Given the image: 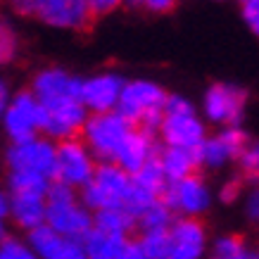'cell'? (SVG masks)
I'll use <instances>...</instances> for the list:
<instances>
[{
    "label": "cell",
    "instance_id": "cell-1",
    "mask_svg": "<svg viewBox=\"0 0 259 259\" xmlns=\"http://www.w3.org/2000/svg\"><path fill=\"white\" fill-rule=\"evenodd\" d=\"M162 124L157 131V143L164 148H181L195 152L209 136V126L197 112V105L183 93H169L162 110Z\"/></svg>",
    "mask_w": 259,
    "mask_h": 259
},
{
    "label": "cell",
    "instance_id": "cell-2",
    "mask_svg": "<svg viewBox=\"0 0 259 259\" xmlns=\"http://www.w3.org/2000/svg\"><path fill=\"white\" fill-rule=\"evenodd\" d=\"M166 95L169 91L155 79H148V76L126 79L114 112L136 128L157 136L162 117H164L162 110H164Z\"/></svg>",
    "mask_w": 259,
    "mask_h": 259
},
{
    "label": "cell",
    "instance_id": "cell-3",
    "mask_svg": "<svg viewBox=\"0 0 259 259\" xmlns=\"http://www.w3.org/2000/svg\"><path fill=\"white\" fill-rule=\"evenodd\" d=\"M12 15L36 19L57 31H86L93 24L88 0H15Z\"/></svg>",
    "mask_w": 259,
    "mask_h": 259
},
{
    "label": "cell",
    "instance_id": "cell-4",
    "mask_svg": "<svg viewBox=\"0 0 259 259\" xmlns=\"http://www.w3.org/2000/svg\"><path fill=\"white\" fill-rule=\"evenodd\" d=\"M250 102V91L231 81H214L207 86L200 100V117L209 126H243Z\"/></svg>",
    "mask_w": 259,
    "mask_h": 259
},
{
    "label": "cell",
    "instance_id": "cell-5",
    "mask_svg": "<svg viewBox=\"0 0 259 259\" xmlns=\"http://www.w3.org/2000/svg\"><path fill=\"white\" fill-rule=\"evenodd\" d=\"M131 193V176L119 169L114 162L95 166L93 179L79 190V202L88 212H102V209H117L124 207Z\"/></svg>",
    "mask_w": 259,
    "mask_h": 259
},
{
    "label": "cell",
    "instance_id": "cell-6",
    "mask_svg": "<svg viewBox=\"0 0 259 259\" xmlns=\"http://www.w3.org/2000/svg\"><path fill=\"white\" fill-rule=\"evenodd\" d=\"M171 209L174 217L181 219H202L214 207V188L202 171L190 174L186 179L169 183L159 197Z\"/></svg>",
    "mask_w": 259,
    "mask_h": 259
},
{
    "label": "cell",
    "instance_id": "cell-7",
    "mask_svg": "<svg viewBox=\"0 0 259 259\" xmlns=\"http://www.w3.org/2000/svg\"><path fill=\"white\" fill-rule=\"evenodd\" d=\"M134 126L126 119H121L117 112H107V114H88L86 124L81 128V141L88 148V152L95 157L98 164L105 162H114L121 143L126 136L131 134Z\"/></svg>",
    "mask_w": 259,
    "mask_h": 259
},
{
    "label": "cell",
    "instance_id": "cell-8",
    "mask_svg": "<svg viewBox=\"0 0 259 259\" xmlns=\"http://www.w3.org/2000/svg\"><path fill=\"white\" fill-rule=\"evenodd\" d=\"M40 105V136L53 143H62L79 138L86 124L88 112L79 98H55L38 102Z\"/></svg>",
    "mask_w": 259,
    "mask_h": 259
},
{
    "label": "cell",
    "instance_id": "cell-9",
    "mask_svg": "<svg viewBox=\"0 0 259 259\" xmlns=\"http://www.w3.org/2000/svg\"><path fill=\"white\" fill-rule=\"evenodd\" d=\"M55 150L57 143H53L46 136H36L33 141L26 143H8L3 150V166L5 171H26L53 181Z\"/></svg>",
    "mask_w": 259,
    "mask_h": 259
},
{
    "label": "cell",
    "instance_id": "cell-10",
    "mask_svg": "<svg viewBox=\"0 0 259 259\" xmlns=\"http://www.w3.org/2000/svg\"><path fill=\"white\" fill-rule=\"evenodd\" d=\"M0 131L8 143H26L40 136V105L29 88L15 91L0 119Z\"/></svg>",
    "mask_w": 259,
    "mask_h": 259
},
{
    "label": "cell",
    "instance_id": "cell-11",
    "mask_svg": "<svg viewBox=\"0 0 259 259\" xmlns=\"http://www.w3.org/2000/svg\"><path fill=\"white\" fill-rule=\"evenodd\" d=\"M95 157L88 152V148L83 145L81 138H71V141L57 143L55 150V174L53 181L64 183L79 193L88 181L93 179L95 174Z\"/></svg>",
    "mask_w": 259,
    "mask_h": 259
},
{
    "label": "cell",
    "instance_id": "cell-12",
    "mask_svg": "<svg viewBox=\"0 0 259 259\" xmlns=\"http://www.w3.org/2000/svg\"><path fill=\"white\" fill-rule=\"evenodd\" d=\"M124 76L119 71L102 69L88 76H81L79 100L86 107L88 114H107L117 110L119 95L124 88Z\"/></svg>",
    "mask_w": 259,
    "mask_h": 259
},
{
    "label": "cell",
    "instance_id": "cell-13",
    "mask_svg": "<svg viewBox=\"0 0 259 259\" xmlns=\"http://www.w3.org/2000/svg\"><path fill=\"white\" fill-rule=\"evenodd\" d=\"M46 226H50L64 240L81 243L93 231V212H88L86 207L79 202V197L69 200V202L48 204Z\"/></svg>",
    "mask_w": 259,
    "mask_h": 259
},
{
    "label": "cell",
    "instance_id": "cell-14",
    "mask_svg": "<svg viewBox=\"0 0 259 259\" xmlns=\"http://www.w3.org/2000/svg\"><path fill=\"white\" fill-rule=\"evenodd\" d=\"M171 252L169 259H207L209 257V231L202 219L176 217L169 228Z\"/></svg>",
    "mask_w": 259,
    "mask_h": 259
},
{
    "label": "cell",
    "instance_id": "cell-15",
    "mask_svg": "<svg viewBox=\"0 0 259 259\" xmlns=\"http://www.w3.org/2000/svg\"><path fill=\"white\" fill-rule=\"evenodd\" d=\"M29 91L38 102L55 100V98H79L81 93V76L74 71L57 67V64H48L33 71L31 81H29Z\"/></svg>",
    "mask_w": 259,
    "mask_h": 259
},
{
    "label": "cell",
    "instance_id": "cell-16",
    "mask_svg": "<svg viewBox=\"0 0 259 259\" xmlns=\"http://www.w3.org/2000/svg\"><path fill=\"white\" fill-rule=\"evenodd\" d=\"M157 150H159L157 136H152L148 131L134 126L131 134L126 136V141L121 143L117 157H114V164L119 169H124L128 176H134L138 169H143V166L148 164L150 159L157 157Z\"/></svg>",
    "mask_w": 259,
    "mask_h": 259
},
{
    "label": "cell",
    "instance_id": "cell-17",
    "mask_svg": "<svg viewBox=\"0 0 259 259\" xmlns=\"http://www.w3.org/2000/svg\"><path fill=\"white\" fill-rule=\"evenodd\" d=\"M46 195H10L8 224H12L19 233L26 236L29 231L46 224Z\"/></svg>",
    "mask_w": 259,
    "mask_h": 259
},
{
    "label": "cell",
    "instance_id": "cell-18",
    "mask_svg": "<svg viewBox=\"0 0 259 259\" xmlns=\"http://www.w3.org/2000/svg\"><path fill=\"white\" fill-rule=\"evenodd\" d=\"M157 162L162 166L166 183H176V181L186 179L190 174H197V162L193 150H181V148H164L159 145L157 150Z\"/></svg>",
    "mask_w": 259,
    "mask_h": 259
},
{
    "label": "cell",
    "instance_id": "cell-19",
    "mask_svg": "<svg viewBox=\"0 0 259 259\" xmlns=\"http://www.w3.org/2000/svg\"><path fill=\"white\" fill-rule=\"evenodd\" d=\"M195 162L200 171H221L228 164H236V157L219 138V134H209L195 150Z\"/></svg>",
    "mask_w": 259,
    "mask_h": 259
},
{
    "label": "cell",
    "instance_id": "cell-20",
    "mask_svg": "<svg viewBox=\"0 0 259 259\" xmlns=\"http://www.w3.org/2000/svg\"><path fill=\"white\" fill-rule=\"evenodd\" d=\"M93 228L110 233V236H121V238H134L136 231V217L124 207L117 209H102V212L93 214Z\"/></svg>",
    "mask_w": 259,
    "mask_h": 259
},
{
    "label": "cell",
    "instance_id": "cell-21",
    "mask_svg": "<svg viewBox=\"0 0 259 259\" xmlns=\"http://www.w3.org/2000/svg\"><path fill=\"white\" fill-rule=\"evenodd\" d=\"M126 240H128V238L110 236V233H102V231L93 228V231L81 240V247L86 252V259H119Z\"/></svg>",
    "mask_w": 259,
    "mask_h": 259
},
{
    "label": "cell",
    "instance_id": "cell-22",
    "mask_svg": "<svg viewBox=\"0 0 259 259\" xmlns=\"http://www.w3.org/2000/svg\"><path fill=\"white\" fill-rule=\"evenodd\" d=\"M26 240V245L31 247V252L36 254L38 259H60L62 257V250H64V240L62 236H57L55 231L50 226H38L29 231L26 236H22Z\"/></svg>",
    "mask_w": 259,
    "mask_h": 259
},
{
    "label": "cell",
    "instance_id": "cell-23",
    "mask_svg": "<svg viewBox=\"0 0 259 259\" xmlns=\"http://www.w3.org/2000/svg\"><path fill=\"white\" fill-rule=\"evenodd\" d=\"M131 183H134L136 190L145 193V195L152 197V200H159L162 193H164V188L169 186L164 179V174H162V166H159L157 157L150 159L143 169H138V171L131 176Z\"/></svg>",
    "mask_w": 259,
    "mask_h": 259
},
{
    "label": "cell",
    "instance_id": "cell-24",
    "mask_svg": "<svg viewBox=\"0 0 259 259\" xmlns=\"http://www.w3.org/2000/svg\"><path fill=\"white\" fill-rule=\"evenodd\" d=\"M3 186L10 195H46L50 181L26 171H5Z\"/></svg>",
    "mask_w": 259,
    "mask_h": 259
},
{
    "label": "cell",
    "instance_id": "cell-25",
    "mask_svg": "<svg viewBox=\"0 0 259 259\" xmlns=\"http://www.w3.org/2000/svg\"><path fill=\"white\" fill-rule=\"evenodd\" d=\"M22 36L15 19L8 12H0V67H8L19 57Z\"/></svg>",
    "mask_w": 259,
    "mask_h": 259
},
{
    "label": "cell",
    "instance_id": "cell-26",
    "mask_svg": "<svg viewBox=\"0 0 259 259\" xmlns=\"http://www.w3.org/2000/svg\"><path fill=\"white\" fill-rule=\"evenodd\" d=\"M174 217L171 209L166 207L162 200L152 202L150 207H145L138 217H136V231L138 233H148V231H169L174 224Z\"/></svg>",
    "mask_w": 259,
    "mask_h": 259
},
{
    "label": "cell",
    "instance_id": "cell-27",
    "mask_svg": "<svg viewBox=\"0 0 259 259\" xmlns=\"http://www.w3.org/2000/svg\"><path fill=\"white\" fill-rule=\"evenodd\" d=\"M136 243L145 254V259H169L171 252V236L169 231H148L136 233Z\"/></svg>",
    "mask_w": 259,
    "mask_h": 259
},
{
    "label": "cell",
    "instance_id": "cell-28",
    "mask_svg": "<svg viewBox=\"0 0 259 259\" xmlns=\"http://www.w3.org/2000/svg\"><path fill=\"white\" fill-rule=\"evenodd\" d=\"M247 247L250 243L240 233H221L209 240V259H233Z\"/></svg>",
    "mask_w": 259,
    "mask_h": 259
},
{
    "label": "cell",
    "instance_id": "cell-29",
    "mask_svg": "<svg viewBox=\"0 0 259 259\" xmlns=\"http://www.w3.org/2000/svg\"><path fill=\"white\" fill-rule=\"evenodd\" d=\"M245 190H247V183H245L243 176H228L219 183V188L214 190V200H219L221 204H236L243 200Z\"/></svg>",
    "mask_w": 259,
    "mask_h": 259
},
{
    "label": "cell",
    "instance_id": "cell-30",
    "mask_svg": "<svg viewBox=\"0 0 259 259\" xmlns=\"http://www.w3.org/2000/svg\"><path fill=\"white\" fill-rule=\"evenodd\" d=\"M236 164H238V171H240L238 176H243L245 183H247V181L252 183L254 174L259 171V141L257 138H250V143L245 145V150L238 155Z\"/></svg>",
    "mask_w": 259,
    "mask_h": 259
},
{
    "label": "cell",
    "instance_id": "cell-31",
    "mask_svg": "<svg viewBox=\"0 0 259 259\" xmlns=\"http://www.w3.org/2000/svg\"><path fill=\"white\" fill-rule=\"evenodd\" d=\"M0 259H38L31 252V247L26 245L22 236H8L0 240Z\"/></svg>",
    "mask_w": 259,
    "mask_h": 259
},
{
    "label": "cell",
    "instance_id": "cell-32",
    "mask_svg": "<svg viewBox=\"0 0 259 259\" xmlns=\"http://www.w3.org/2000/svg\"><path fill=\"white\" fill-rule=\"evenodd\" d=\"M219 138L226 143V148L233 152V157L238 159V155L245 150V145L250 143V134L245 131L243 126H226V128H219L217 131Z\"/></svg>",
    "mask_w": 259,
    "mask_h": 259
},
{
    "label": "cell",
    "instance_id": "cell-33",
    "mask_svg": "<svg viewBox=\"0 0 259 259\" xmlns=\"http://www.w3.org/2000/svg\"><path fill=\"white\" fill-rule=\"evenodd\" d=\"M243 217L247 224L252 226H259V186H252V188L245 190L243 195Z\"/></svg>",
    "mask_w": 259,
    "mask_h": 259
},
{
    "label": "cell",
    "instance_id": "cell-34",
    "mask_svg": "<svg viewBox=\"0 0 259 259\" xmlns=\"http://www.w3.org/2000/svg\"><path fill=\"white\" fill-rule=\"evenodd\" d=\"M79 193L64 183H57V181H50V186L46 190V202L48 204H57V202H69V200H76Z\"/></svg>",
    "mask_w": 259,
    "mask_h": 259
},
{
    "label": "cell",
    "instance_id": "cell-35",
    "mask_svg": "<svg viewBox=\"0 0 259 259\" xmlns=\"http://www.w3.org/2000/svg\"><path fill=\"white\" fill-rule=\"evenodd\" d=\"M240 17L245 26L259 38V0H243L240 3Z\"/></svg>",
    "mask_w": 259,
    "mask_h": 259
},
{
    "label": "cell",
    "instance_id": "cell-36",
    "mask_svg": "<svg viewBox=\"0 0 259 259\" xmlns=\"http://www.w3.org/2000/svg\"><path fill=\"white\" fill-rule=\"evenodd\" d=\"M117 8H119L117 0H88V12H91L93 19L112 15V12H117Z\"/></svg>",
    "mask_w": 259,
    "mask_h": 259
},
{
    "label": "cell",
    "instance_id": "cell-37",
    "mask_svg": "<svg viewBox=\"0 0 259 259\" xmlns=\"http://www.w3.org/2000/svg\"><path fill=\"white\" fill-rule=\"evenodd\" d=\"M138 5H141L148 15H169V12L176 10V3H174V0H143Z\"/></svg>",
    "mask_w": 259,
    "mask_h": 259
},
{
    "label": "cell",
    "instance_id": "cell-38",
    "mask_svg": "<svg viewBox=\"0 0 259 259\" xmlns=\"http://www.w3.org/2000/svg\"><path fill=\"white\" fill-rule=\"evenodd\" d=\"M12 95H15V91H12V86H10V81L5 79V76H0V119H3L5 110H8Z\"/></svg>",
    "mask_w": 259,
    "mask_h": 259
},
{
    "label": "cell",
    "instance_id": "cell-39",
    "mask_svg": "<svg viewBox=\"0 0 259 259\" xmlns=\"http://www.w3.org/2000/svg\"><path fill=\"white\" fill-rule=\"evenodd\" d=\"M60 259H86V252H83L81 243H76V240H67V243H64V250H62V257Z\"/></svg>",
    "mask_w": 259,
    "mask_h": 259
},
{
    "label": "cell",
    "instance_id": "cell-40",
    "mask_svg": "<svg viewBox=\"0 0 259 259\" xmlns=\"http://www.w3.org/2000/svg\"><path fill=\"white\" fill-rule=\"evenodd\" d=\"M119 259H145V254H143L141 247H138V243H136V238H128V240H126Z\"/></svg>",
    "mask_w": 259,
    "mask_h": 259
},
{
    "label": "cell",
    "instance_id": "cell-41",
    "mask_svg": "<svg viewBox=\"0 0 259 259\" xmlns=\"http://www.w3.org/2000/svg\"><path fill=\"white\" fill-rule=\"evenodd\" d=\"M8 207H10V193L0 183V219H5V221H8Z\"/></svg>",
    "mask_w": 259,
    "mask_h": 259
},
{
    "label": "cell",
    "instance_id": "cell-42",
    "mask_svg": "<svg viewBox=\"0 0 259 259\" xmlns=\"http://www.w3.org/2000/svg\"><path fill=\"white\" fill-rule=\"evenodd\" d=\"M233 259H259V252L254 250V247H247V250H243L240 254H236Z\"/></svg>",
    "mask_w": 259,
    "mask_h": 259
},
{
    "label": "cell",
    "instance_id": "cell-43",
    "mask_svg": "<svg viewBox=\"0 0 259 259\" xmlns=\"http://www.w3.org/2000/svg\"><path fill=\"white\" fill-rule=\"evenodd\" d=\"M8 233H10V231H8V221H5V219H0V240H3V238L8 236Z\"/></svg>",
    "mask_w": 259,
    "mask_h": 259
}]
</instances>
